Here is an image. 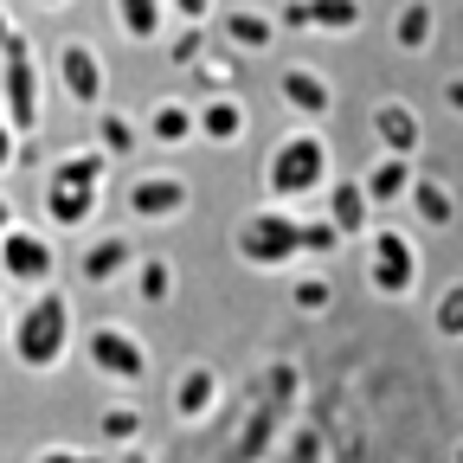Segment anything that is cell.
Returning a JSON list of instances; mask_svg holds the SVG:
<instances>
[{
  "label": "cell",
  "mask_w": 463,
  "mask_h": 463,
  "mask_svg": "<svg viewBox=\"0 0 463 463\" xmlns=\"http://www.w3.org/2000/svg\"><path fill=\"white\" fill-rule=\"evenodd\" d=\"M206 386H213L206 373H187L181 386H174V405H181V412H200V405H206Z\"/></svg>",
  "instance_id": "13"
},
{
  "label": "cell",
  "mask_w": 463,
  "mask_h": 463,
  "mask_svg": "<svg viewBox=\"0 0 463 463\" xmlns=\"http://www.w3.org/2000/svg\"><path fill=\"white\" fill-rule=\"evenodd\" d=\"M84 354H90V367L109 373V380H142V373H148V347H142V335L123 328V322H97V328L84 335Z\"/></svg>",
  "instance_id": "5"
},
{
  "label": "cell",
  "mask_w": 463,
  "mask_h": 463,
  "mask_svg": "<svg viewBox=\"0 0 463 463\" xmlns=\"http://www.w3.org/2000/svg\"><path fill=\"white\" fill-rule=\"evenodd\" d=\"M419 39H425V7L405 14V45H419Z\"/></svg>",
  "instance_id": "20"
},
{
  "label": "cell",
  "mask_w": 463,
  "mask_h": 463,
  "mask_svg": "<svg viewBox=\"0 0 463 463\" xmlns=\"http://www.w3.org/2000/svg\"><path fill=\"white\" fill-rule=\"evenodd\" d=\"M232 39H245V45H264V20H258V14H232Z\"/></svg>",
  "instance_id": "15"
},
{
  "label": "cell",
  "mask_w": 463,
  "mask_h": 463,
  "mask_svg": "<svg viewBox=\"0 0 463 463\" xmlns=\"http://www.w3.org/2000/svg\"><path fill=\"white\" fill-rule=\"evenodd\" d=\"M136 283H142V297H148V303H161V297H167V283H174V270L155 258V264H142V277H136Z\"/></svg>",
  "instance_id": "14"
},
{
  "label": "cell",
  "mask_w": 463,
  "mask_h": 463,
  "mask_svg": "<svg viewBox=\"0 0 463 463\" xmlns=\"http://www.w3.org/2000/svg\"><path fill=\"white\" fill-rule=\"evenodd\" d=\"M148 129H155V142H181L187 136V109L181 103H155L148 109Z\"/></svg>",
  "instance_id": "11"
},
{
  "label": "cell",
  "mask_w": 463,
  "mask_h": 463,
  "mask_svg": "<svg viewBox=\"0 0 463 463\" xmlns=\"http://www.w3.org/2000/svg\"><path fill=\"white\" fill-rule=\"evenodd\" d=\"M33 7H65V0H33Z\"/></svg>",
  "instance_id": "25"
},
{
  "label": "cell",
  "mask_w": 463,
  "mask_h": 463,
  "mask_svg": "<svg viewBox=\"0 0 463 463\" xmlns=\"http://www.w3.org/2000/svg\"><path fill=\"white\" fill-rule=\"evenodd\" d=\"M0 341H14V316H7V303H0Z\"/></svg>",
  "instance_id": "24"
},
{
  "label": "cell",
  "mask_w": 463,
  "mask_h": 463,
  "mask_svg": "<svg viewBox=\"0 0 463 463\" xmlns=\"http://www.w3.org/2000/svg\"><path fill=\"white\" fill-rule=\"evenodd\" d=\"M123 270H129V239H123V232H97V239L78 245V277L84 283H109Z\"/></svg>",
  "instance_id": "7"
},
{
  "label": "cell",
  "mask_w": 463,
  "mask_h": 463,
  "mask_svg": "<svg viewBox=\"0 0 463 463\" xmlns=\"http://www.w3.org/2000/svg\"><path fill=\"white\" fill-rule=\"evenodd\" d=\"M14 361L33 367V373H52V367H65L71 354V303H65V289H33L26 309L14 316Z\"/></svg>",
  "instance_id": "1"
},
{
  "label": "cell",
  "mask_w": 463,
  "mask_h": 463,
  "mask_svg": "<svg viewBox=\"0 0 463 463\" xmlns=\"http://www.w3.org/2000/svg\"><path fill=\"white\" fill-rule=\"evenodd\" d=\"M33 463H97V457H84V450H71V444H52V450H39Z\"/></svg>",
  "instance_id": "18"
},
{
  "label": "cell",
  "mask_w": 463,
  "mask_h": 463,
  "mask_svg": "<svg viewBox=\"0 0 463 463\" xmlns=\"http://www.w3.org/2000/svg\"><path fill=\"white\" fill-rule=\"evenodd\" d=\"M103 161H109L103 148H71L45 167V219L52 225H65V232L90 225V213L103 206Z\"/></svg>",
  "instance_id": "2"
},
{
  "label": "cell",
  "mask_w": 463,
  "mask_h": 463,
  "mask_svg": "<svg viewBox=\"0 0 463 463\" xmlns=\"http://www.w3.org/2000/svg\"><path fill=\"white\" fill-rule=\"evenodd\" d=\"M97 148H103V155H129V148H136V123H129L123 109H103V116H97Z\"/></svg>",
  "instance_id": "10"
},
{
  "label": "cell",
  "mask_w": 463,
  "mask_h": 463,
  "mask_svg": "<svg viewBox=\"0 0 463 463\" xmlns=\"http://www.w3.org/2000/svg\"><path fill=\"white\" fill-rule=\"evenodd\" d=\"M52 65H58V90H65L71 103H84V109L103 103V58H97L84 39H65Z\"/></svg>",
  "instance_id": "6"
},
{
  "label": "cell",
  "mask_w": 463,
  "mask_h": 463,
  "mask_svg": "<svg viewBox=\"0 0 463 463\" xmlns=\"http://www.w3.org/2000/svg\"><path fill=\"white\" fill-rule=\"evenodd\" d=\"M116 26L129 39H155L161 33V0H116Z\"/></svg>",
  "instance_id": "9"
},
{
  "label": "cell",
  "mask_w": 463,
  "mask_h": 463,
  "mask_svg": "<svg viewBox=\"0 0 463 463\" xmlns=\"http://www.w3.org/2000/svg\"><path fill=\"white\" fill-rule=\"evenodd\" d=\"M174 7H181V14L194 20V14H206V0H174Z\"/></svg>",
  "instance_id": "23"
},
{
  "label": "cell",
  "mask_w": 463,
  "mask_h": 463,
  "mask_svg": "<svg viewBox=\"0 0 463 463\" xmlns=\"http://www.w3.org/2000/svg\"><path fill=\"white\" fill-rule=\"evenodd\" d=\"M0 277L7 283H26V289H52L58 277V245L45 239L39 225H14L0 239Z\"/></svg>",
  "instance_id": "4"
},
{
  "label": "cell",
  "mask_w": 463,
  "mask_h": 463,
  "mask_svg": "<svg viewBox=\"0 0 463 463\" xmlns=\"http://www.w3.org/2000/svg\"><path fill=\"white\" fill-rule=\"evenodd\" d=\"M0 116L20 129V142L39 136V58H33V39L26 33L0 52Z\"/></svg>",
  "instance_id": "3"
},
{
  "label": "cell",
  "mask_w": 463,
  "mask_h": 463,
  "mask_svg": "<svg viewBox=\"0 0 463 463\" xmlns=\"http://www.w3.org/2000/svg\"><path fill=\"white\" fill-rule=\"evenodd\" d=\"M14 225H20V219H14V200H7V194H0V239H7V232H14Z\"/></svg>",
  "instance_id": "22"
},
{
  "label": "cell",
  "mask_w": 463,
  "mask_h": 463,
  "mask_svg": "<svg viewBox=\"0 0 463 463\" xmlns=\"http://www.w3.org/2000/svg\"><path fill=\"white\" fill-rule=\"evenodd\" d=\"M14 39H20V26H14V14H7V7H0V52H7Z\"/></svg>",
  "instance_id": "21"
},
{
  "label": "cell",
  "mask_w": 463,
  "mask_h": 463,
  "mask_svg": "<svg viewBox=\"0 0 463 463\" xmlns=\"http://www.w3.org/2000/svg\"><path fill=\"white\" fill-rule=\"evenodd\" d=\"M181 200H187V194H181V181H167V174H148V181H136V187H129V206H136V213H148V219H155V213H174Z\"/></svg>",
  "instance_id": "8"
},
{
  "label": "cell",
  "mask_w": 463,
  "mask_h": 463,
  "mask_svg": "<svg viewBox=\"0 0 463 463\" xmlns=\"http://www.w3.org/2000/svg\"><path fill=\"white\" fill-rule=\"evenodd\" d=\"M289 90H297V97H303V103H322V84H316V78H309V71H297V78H289Z\"/></svg>",
  "instance_id": "19"
},
{
  "label": "cell",
  "mask_w": 463,
  "mask_h": 463,
  "mask_svg": "<svg viewBox=\"0 0 463 463\" xmlns=\"http://www.w3.org/2000/svg\"><path fill=\"white\" fill-rule=\"evenodd\" d=\"M14 161H20V129L7 123V116H0V174H7Z\"/></svg>",
  "instance_id": "16"
},
{
  "label": "cell",
  "mask_w": 463,
  "mask_h": 463,
  "mask_svg": "<svg viewBox=\"0 0 463 463\" xmlns=\"http://www.w3.org/2000/svg\"><path fill=\"white\" fill-rule=\"evenodd\" d=\"M206 129H213L219 142H225V136H239V109H225V103H219V109H206Z\"/></svg>",
  "instance_id": "17"
},
{
  "label": "cell",
  "mask_w": 463,
  "mask_h": 463,
  "mask_svg": "<svg viewBox=\"0 0 463 463\" xmlns=\"http://www.w3.org/2000/svg\"><path fill=\"white\" fill-rule=\"evenodd\" d=\"M97 431H103L109 444H129V438L142 431V419H136V412H123V405H109V412L97 419Z\"/></svg>",
  "instance_id": "12"
}]
</instances>
